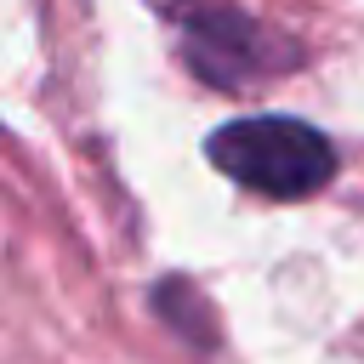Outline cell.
I'll return each instance as SVG.
<instances>
[{
  "mask_svg": "<svg viewBox=\"0 0 364 364\" xmlns=\"http://www.w3.org/2000/svg\"><path fill=\"white\" fill-rule=\"evenodd\" d=\"M205 154L222 176H233L267 199H307L336 176V148L324 142V131H313L290 114L228 119L210 131Z\"/></svg>",
  "mask_w": 364,
  "mask_h": 364,
  "instance_id": "obj_1",
  "label": "cell"
},
{
  "mask_svg": "<svg viewBox=\"0 0 364 364\" xmlns=\"http://www.w3.org/2000/svg\"><path fill=\"white\" fill-rule=\"evenodd\" d=\"M154 6H165L171 23L182 28L193 74L222 85V91H239L250 80H273L301 57L284 34H273L267 23L245 17L233 0H154Z\"/></svg>",
  "mask_w": 364,
  "mask_h": 364,
  "instance_id": "obj_2",
  "label": "cell"
}]
</instances>
